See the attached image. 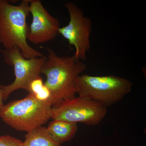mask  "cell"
I'll list each match as a JSON object with an SVG mask.
<instances>
[{"label":"cell","instance_id":"cell-1","mask_svg":"<svg viewBox=\"0 0 146 146\" xmlns=\"http://www.w3.org/2000/svg\"><path fill=\"white\" fill-rule=\"evenodd\" d=\"M48 57L41 73L46 77L44 84L50 90L52 106L63 100L71 99L77 94L76 80L86 70L87 65L72 56H59L47 48Z\"/></svg>","mask_w":146,"mask_h":146},{"label":"cell","instance_id":"cell-2","mask_svg":"<svg viewBox=\"0 0 146 146\" xmlns=\"http://www.w3.org/2000/svg\"><path fill=\"white\" fill-rule=\"evenodd\" d=\"M30 0H23L17 5L0 0V44L8 49L15 46L27 59L45 57L29 44L27 18L30 14Z\"/></svg>","mask_w":146,"mask_h":146},{"label":"cell","instance_id":"cell-3","mask_svg":"<svg viewBox=\"0 0 146 146\" xmlns=\"http://www.w3.org/2000/svg\"><path fill=\"white\" fill-rule=\"evenodd\" d=\"M52 107L48 102L29 94L23 99L13 101L0 108V118L14 129L27 133L51 119Z\"/></svg>","mask_w":146,"mask_h":146},{"label":"cell","instance_id":"cell-4","mask_svg":"<svg viewBox=\"0 0 146 146\" xmlns=\"http://www.w3.org/2000/svg\"><path fill=\"white\" fill-rule=\"evenodd\" d=\"M77 94L105 107L120 102L130 93L133 84L124 78L114 75L81 74L76 80Z\"/></svg>","mask_w":146,"mask_h":146},{"label":"cell","instance_id":"cell-5","mask_svg":"<svg viewBox=\"0 0 146 146\" xmlns=\"http://www.w3.org/2000/svg\"><path fill=\"white\" fill-rule=\"evenodd\" d=\"M52 120L86 125H98L107 113V108L92 100L80 97L63 100L52 107Z\"/></svg>","mask_w":146,"mask_h":146},{"label":"cell","instance_id":"cell-6","mask_svg":"<svg viewBox=\"0 0 146 146\" xmlns=\"http://www.w3.org/2000/svg\"><path fill=\"white\" fill-rule=\"evenodd\" d=\"M3 60L14 69L15 79L13 82L7 86L0 85L3 92V101L8 98L12 92L22 89L29 91L30 83L40 76L42 66L46 60V56L27 59L23 56L17 46L11 48L0 50Z\"/></svg>","mask_w":146,"mask_h":146},{"label":"cell","instance_id":"cell-7","mask_svg":"<svg viewBox=\"0 0 146 146\" xmlns=\"http://www.w3.org/2000/svg\"><path fill=\"white\" fill-rule=\"evenodd\" d=\"M65 5L69 13L70 21L67 25L60 28L59 34L74 47V57L83 62L91 48L92 22L90 18L84 16L82 9L73 3L68 2Z\"/></svg>","mask_w":146,"mask_h":146},{"label":"cell","instance_id":"cell-8","mask_svg":"<svg viewBox=\"0 0 146 146\" xmlns=\"http://www.w3.org/2000/svg\"><path fill=\"white\" fill-rule=\"evenodd\" d=\"M29 11L32 21L29 27L27 40L39 44L53 40L59 34L60 22L47 11L41 1L30 0Z\"/></svg>","mask_w":146,"mask_h":146},{"label":"cell","instance_id":"cell-9","mask_svg":"<svg viewBox=\"0 0 146 146\" xmlns=\"http://www.w3.org/2000/svg\"><path fill=\"white\" fill-rule=\"evenodd\" d=\"M46 128L51 138L60 145L70 141L74 137L77 131L78 127L77 124L53 120Z\"/></svg>","mask_w":146,"mask_h":146},{"label":"cell","instance_id":"cell-10","mask_svg":"<svg viewBox=\"0 0 146 146\" xmlns=\"http://www.w3.org/2000/svg\"><path fill=\"white\" fill-rule=\"evenodd\" d=\"M25 137V146H60L51 138L44 127H39L27 132Z\"/></svg>","mask_w":146,"mask_h":146},{"label":"cell","instance_id":"cell-11","mask_svg":"<svg viewBox=\"0 0 146 146\" xmlns=\"http://www.w3.org/2000/svg\"><path fill=\"white\" fill-rule=\"evenodd\" d=\"M0 146H25L23 142L9 135L0 136Z\"/></svg>","mask_w":146,"mask_h":146},{"label":"cell","instance_id":"cell-12","mask_svg":"<svg viewBox=\"0 0 146 146\" xmlns=\"http://www.w3.org/2000/svg\"><path fill=\"white\" fill-rule=\"evenodd\" d=\"M3 101V92L2 89L0 88V108L4 105Z\"/></svg>","mask_w":146,"mask_h":146}]
</instances>
